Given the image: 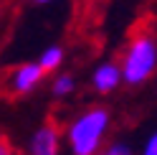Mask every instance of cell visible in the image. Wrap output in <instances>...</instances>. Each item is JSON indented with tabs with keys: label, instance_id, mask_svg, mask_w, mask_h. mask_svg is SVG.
I'll return each instance as SVG.
<instances>
[{
	"label": "cell",
	"instance_id": "3",
	"mask_svg": "<svg viewBox=\"0 0 157 155\" xmlns=\"http://www.w3.org/2000/svg\"><path fill=\"white\" fill-rule=\"evenodd\" d=\"M33 155H58V130L53 125H43L31 140Z\"/></svg>",
	"mask_w": 157,
	"mask_h": 155
},
{
	"label": "cell",
	"instance_id": "10",
	"mask_svg": "<svg viewBox=\"0 0 157 155\" xmlns=\"http://www.w3.org/2000/svg\"><path fill=\"white\" fill-rule=\"evenodd\" d=\"M0 155H13L10 145H8V140H0Z\"/></svg>",
	"mask_w": 157,
	"mask_h": 155
},
{
	"label": "cell",
	"instance_id": "4",
	"mask_svg": "<svg viewBox=\"0 0 157 155\" xmlns=\"http://www.w3.org/2000/svg\"><path fill=\"white\" fill-rule=\"evenodd\" d=\"M43 74H46V69L41 64H25V66H21V69L13 74V89L18 94H28L38 81L43 79Z\"/></svg>",
	"mask_w": 157,
	"mask_h": 155
},
{
	"label": "cell",
	"instance_id": "11",
	"mask_svg": "<svg viewBox=\"0 0 157 155\" xmlns=\"http://www.w3.org/2000/svg\"><path fill=\"white\" fill-rule=\"evenodd\" d=\"M33 3H51V0H33Z\"/></svg>",
	"mask_w": 157,
	"mask_h": 155
},
{
	"label": "cell",
	"instance_id": "7",
	"mask_svg": "<svg viewBox=\"0 0 157 155\" xmlns=\"http://www.w3.org/2000/svg\"><path fill=\"white\" fill-rule=\"evenodd\" d=\"M71 89H74V79L71 76H61V79H56V84H53V94H58V97L68 94Z\"/></svg>",
	"mask_w": 157,
	"mask_h": 155
},
{
	"label": "cell",
	"instance_id": "8",
	"mask_svg": "<svg viewBox=\"0 0 157 155\" xmlns=\"http://www.w3.org/2000/svg\"><path fill=\"white\" fill-rule=\"evenodd\" d=\"M144 155H157V135L147 142V148H144Z\"/></svg>",
	"mask_w": 157,
	"mask_h": 155
},
{
	"label": "cell",
	"instance_id": "5",
	"mask_svg": "<svg viewBox=\"0 0 157 155\" xmlns=\"http://www.w3.org/2000/svg\"><path fill=\"white\" fill-rule=\"evenodd\" d=\"M119 79H122V69L117 64H104L94 74V86H96V92L106 94V92H112L114 86L119 84Z\"/></svg>",
	"mask_w": 157,
	"mask_h": 155
},
{
	"label": "cell",
	"instance_id": "6",
	"mask_svg": "<svg viewBox=\"0 0 157 155\" xmlns=\"http://www.w3.org/2000/svg\"><path fill=\"white\" fill-rule=\"evenodd\" d=\"M61 56H63V51H61V48H58V46L48 48V51H46V54L41 56V66H43L46 71H53L56 66L61 64Z\"/></svg>",
	"mask_w": 157,
	"mask_h": 155
},
{
	"label": "cell",
	"instance_id": "9",
	"mask_svg": "<svg viewBox=\"0 0 157 155\" xmlns=\"http://www.w3.org/2000/svg\"><path fill=\"white\" fill-rule=\"evenodd\" d=\"M106 155H129V148H124V145H117V148H112Z\"/></svg>",
	"mask_w": 157,
	"mask_h": 155
},
{
	"label": "cell",
	"instance_id": "2",
	"mask_svg": "<svg viewBox=\"0 0 157 155\" xmlns=\"http://www.w3.org/2000/svg\"><path fill=\"white\" fill-rule=\"evenodd\" d=\"M106 125H109V112L104 107H94L86 114H81L68 130V142H71L74 155H94Z\"/></svg>",
	"mask_w": 157,
	"mask_h": 155
},
{
	"label": "cell",
	"instance_id": "1",
	"mask_svg": "<svg viewBox=\"0 0 157 155\" xmlns=\"http://www.w3.org/2000/svg\"><path fill=\"white\" fill-rule=\"evenodd\" d=\"M157 66V46L152 33H137L127 48L124 64H122V76L127 84H142Z\"/></svg>",
	"mask_w": 157,
	"mask_h": 155
}]
</instances>
